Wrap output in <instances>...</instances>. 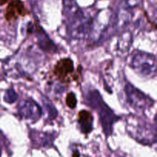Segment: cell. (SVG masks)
Here are the masks:
<instances>
[{
  "instance_id": "cell-8",
  "label": "cell",
  "mask_w": 157,
  "mask_h": 157,
  "mask_svg": "<svg viewBox=\"0 0 157 157\" xmlns=\"http://www.w3.org/2000/svg\"><path fill=\"white\" fill-rule=\"evenodd\" d=\"M74 72V62L70 58L58 61L54 68V74L61 82H68L69 76Z\"/></svg>"
},
{
  "instance_id": "cell-2",
  "label": "cell",
  "mask_w": 157,
  "mask_h": 157,
  "mask_svg": "<svg viewBox=\"0 0 157 157\" xmlns=\"http://www.w3.org/2000/svg\"><path fill=\"white\" fill-rule=\"evenodd\" d=\"M127 130L139 143L145 145H152L156 140V129L152 126L138 120L135 117H129Z\"/></svg>"
},
{
  "instance_id": "cell-20",
  "label": "cell",
  "mask_w": 157,
  "mask_h": 157,
  "mask_svg": "<svg viewBox=\"0 0 157 157\" xmlns=\"http://www.w3.org/2000/svg\"><path fill=\"white\" fill-rule=\"evenodd\" d=\"M143 0H124V4L130 9L138 7L142 3Z\"/></svg>"
},
{
  "instance_id": "cell-1",
  "label": "cell",
  "mask_w": 157,
  "mask_h": 157,
  "mask_svg": "<svg viewBox=\"0 0 157 157\" xmlns=\"http://www.w3.org/2000/svg\"><path fill=\"white\" fill-rule=\"evenodd\" d=\"M130 67L144 78H153L156 75V59L153 54L137 51L132 55Z\"/></svg>"
},
{
  "instance_id": "cell-19",
  "label": "cell",
  "mask_w": 157,
  "mask_h": 157,
  "mask_svg": "<svg viewBox=\"0 0 157 157\" xmlns=\"http://www.w3.org/2000/svg\"><path fill=\"white\" fill-rule=\"evenodd\" d=\"M66 104H67V105L71 109H74L76 107L77 98L75 94L71 92V93H69L67 95V98H66Z\"/></svg>"
},
{
  "instance_id": "cell-6",
  "label": "cell",
  "mask_w": 157,
  "mask_h": 157,
  "mask_svg": "<svg viewBox=\"0 0 157 157\" xmlns=\"http://www.w3.org/2000/svg\"><path fill=\"white\" fill-rule=\"evenodd\" d=\"M18 115L23 120L36 122L41 116V109L31 98L21 101L18 106Z\"/></svg>"
},
{
  "instance_id": "cell-14",
  "label": "cell",
  "mask_w": 157,
  "mask_h": 157,
  "mask_svg": "<svg viewBox=\"0 0 157 157\" xmlns=\"http://www.w3.org/2000/svg\"><path fill=\"white\" fill-rule=\"evenodd\" d=\"M102 101V97L97 90H90L86 96V104L94 110L98 108Z\"/></svg>"
},
{
  "instance_id": "cell-11",
  "label": "cell",
  "mask_w": 157,
  "mask_h": 157,
  "mask_svg": "<svg viewBox=\"0 0 157 157\" xmlns=\"http://www.w3.org/2000/svg\"><path fill=\"white\" fill-rule=\"evenodd\" d=\"M37 39H38V45L41 49L48 52L54 53L57 51V47L55 44L52 42V40L48 38V35L43 31L41 28L38 27L36 29Z\"/></svg>"
},
{
  "instance_id": "cell-22",
  "label": "cell",
  "mask_w": 157,
  "mask_h": 157,
  "mask_svg": "<svg viewBox=\"0 0 157 157\" xmlns=\"http://www.w3.org/2000/svg\"><path fill=\"white\" fill-rule=\"evenodd\" d=\"M8 1H9V0H0V4L3 5V4H5V3L7 2Z\"/></svg>"
},
{
  "instance_id": "cell-16",
  "label": "cell",
  "mask_w": 157,
  "mask_h": 157,
  "mask_svg": "<svg viewBox=\"0 0 157 157\" xmlns=\"http://www.w3.org/2000/svg\"><path fill=\"white\" fill-rule=\"evenodd\" d=\"M41 99H42L43 107H44V110H45L46 113L48 115V118L49 120H54L58 115V111H57L55 105L52 104V102L48 98L42 97Z\"/></svg>"
},
{
  "instance_id": "cell-18",
  "label": "cell",
  "mask_w": 157,
  "mask_h": 157,
  "mask_svg": "<svg viewBox=\"0 0 157 157\" xmlns=\"http://www.w3.org/2000/svg\"><path fill=\"white\" fill-rule=\"evenodd\" d=\"M3 99H4L5 102L7 103V104H13L18 99V94L14 90L13 88H9L5 93Z\"/></svg>"
},
{
  "instance_id": "cell-7",
  "label": "cell",
  "mask_w": 157,
  "mask_h": 157,
  "mask_svg": "<svg viewBox=\"0 0 157 157\" xmlns=\"http://www.w3.org/2000/svg\"><path fill=\"white\" fill-rule=\"evenodd\" d=\"M96 110H98L100 121L102 125L104 133L107 136H110L113 133V124L119 119V117L112 111L111 109L104 102V101L101 103Z\"/></svg>"
},
{
  "instance_id": "cell-17",
  "label": "cell",
  "mask_w": 157,
  "mask_h": 157,
  "mask_svg": "<svg viewBox=\"0 0 157 157\" xmlns=\"http://www.w3.org/2000/svg\"><path fill=\"white\" fill-rule=\"evenodd\" d=\"M64 9L67 16L73 15L80 9L75 0H62Z\"/></svg>"
},
{
  "instance_id": "cell-4",
  "label": "cell",
  "mask_w": 157,
  "mask_h": 157,
  "mask_svg": "<svg viewBox=\"0 0 157 157\" xmlns=\"http://www.w3.org/2000/svg\"><path fill=\"white\" fill-rule=\"evenodd\" d=\"M112 18L113 17L110 11L104 10L98 12L95 18L91 19L88 35L90 41L98 42L102 40L110 28L113 21Z\"/></svg>"
},
{
  "instance_id": "cell-13",
  "label": "cell",
  "mask_w": 157,
  "mask_h": 157,
  "mask_svg": "<svg viewBox=\"0 0 157 157\" xmlns=\"http://www.w3.org/2000/svg\"><path fill=\"white\" fill-rule=\"evenodd\" d=\"M132 44V35L130 32H124L117 42V51L121 55L127 53Z\"/></svg>"
},
{
  "instance_id": "cell-10",
  "label": "cell",
  "mask_w": 157,
  "mask_h": 157,
  "mask_svg": "<svg viewBox=\"0 0 157 157\" xmlns=\"http://www.w3.org/2000/svg\"><path fill=\"white\" fill-rule=\"evenodd\" d=\"M27 12L25 9L24 4L20 0H15L12 1L7 7L6 18L9 21L15 20L18 15H24Z\"/></svg>"
},
{
  "instance_id": "cell-9",
  "label": "cell",
  "mask_w": 157,
  "mask_h": 157,
  "mask_svg": "<svg viewBox=\"0 0 157 157\" xmlns=\"http://www.w3.org/2000/svg\"><path fill=\"white\" fill-rule=\"evenodd\" d=\"M133 17L131 9L127 8L124 2L122 3L117 12L114 23L117 30L120 31L124 29L130 23Z\"/></svg>"
},
{
  "instance_id": "cell-3",
  "label": "cell",
  "mask_w": 157,
  "mask_h": 157,
  "mask_svg": "<svg viewBox=\"0 0 157 157\" xmlns=\"http://www.w3.org/2000/svg\"><path fill=\"white\" fill-rule=\"evenodd\" d=\"M68 19L67 32L72 38L83 39L89 35L91 18L86 17L81 9L68 17Z\"/></svg>"
},
{
  "instance_id": "cell-15",
  "label": "cell",
  "mask_w": 157,
  "mask_h": 157,
  "mask_svg": "<svg viewBox=\"0 0 157 157\" xmlns=\"http://www.w3.org/2000/svg\"><path fill=\"white\" fill-rule=\"evenodd\" d=\"M34 139L36 142L41 145V147H50L54 141V137L52 134L46 133H35L34 132Z\"/></svg>"
},
{
  "instance_id": "cell-21",
  "label": "cell",
  "mask_w": 157,
  "mask_h": 157,
  "mask_svg": "<svg viewBox=\"0 0 157 157\" xmlns=\"http://www.w3.org/2000/svg\"><path fill=\"white\" fill-rule=\"evenodd\" d=\"M73 157H79V153H78V151H75L74 153Z\"/></svg>"
},
{
  "instance_id": "cell-12",
  "label": "cell",
  "mask_w": 157,
  "mask_h": 157,
  "mask_svg": "<svg viewBox=\"0 0 157 157\" xmlns=\"http://www.w3.org/2000/svg\"><path fill=\"white\" fill-rule=\"evenodd\" d=\"M93 117L90 112L81 110L78 113V124L81 132L84 134L90 133L93 129Z\"/></svg>"
},
{
  "instance_id": "cell-5",
  "label": "cell",
  "mask_w": 157,
  "mask_h": 157,
  "mask_svg": "<svg viewBox=\"0 0 157 157\" xmlns=\"http://www.w3.org/2000/svg\"><path fill=\"white\" fill-rule=\"evenodd\" d=\"M125 93L129 104L136 110H145L153 102V100L130 83L125 84Z\"/></svg>"
}]
</instances>
